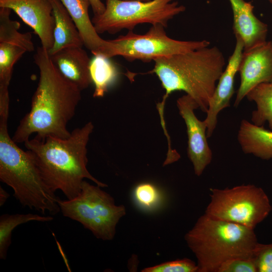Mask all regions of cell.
I'll return each mask as SVG.
<instances>
[{
    "label": "cell",
    "mask_w": 272,
    "mask_h": 272,
    "mask_svg": "<svg viewBox=\"0 0 272 272\" xmlns=\"http://www.w3.org/2000/svg\"><path fill=\"white\" fill-rule=\"evenodd\" d=\"M218 272H257L252 258H235L224 262Z\"/></svg>",
    "instance_id": "484cf974"
},
{
    "label": "cell",
    "mask_w": 272,
    "mask_h": 272,
    "mask_svg": "<svg viewBox=\"0 0 272 272\" xmlns=\"http://www.w3.org/2000/svg\"><path fill=\"white\" fill-rule=\"evenodd\" d=\"M153 61L154 68L148 73L156 74L165 91L157 106L161 122H165L166 100L175 91L185 92L207 113L225 65L224 55L219 48L208 46Z\"/></svg>",
    "instance_id": "3957f363"
},
{
    "label": "cell",
    "mask_w": 272,
    "mask_h": 272,
    "mask_svg": "<svg viewBox=\"0 0 272 272\" xmlns=\"http://www.w3.org/2000/svg\"><path fill=\"white\" fill-rule=\"evenodd\" d=\"M270 3L272 4V0H268Z\"/></svg>",
    "instance_id": "f546056e"
},
{
    "label": "cell",
    "mask_w": 272,
    "mask_h": 272,
    "mask_svg": "<svg viewBox=\"0 0 272 272\" xmlns=\"http://www.w3.org/2000/svg\"><path fill=\"white\" fill-rule=\"evenodd\" d=\"M49 57L60 74L81 91L87 89L92 83L91 59L82 47L64 48Z\"/></svg>",
    "instance_id": "2e32d148"
},
{
    "label": "cell",
    "mask_w": 272,
    "mask_h": 272,
    "mask_svg": "<svg viewBox=\"0 0 272 272\" xmlns=\"http://www.w3.org/2000/svg\"><path fill=\"white\" fill-rule=\"evenodd\" d=\"M176 104L186 126L187 156L195 174L199 176L212 160V152L207 141V125L205 120L201 121L196 116L194 110L199 106L189 95L186 94L179 98Z\"/></svg>",
    "instance_id": "8fae6325"
},
{
    "label": "cell",
    "mask_w": 272,
    "mask_h": 272,
    "mask_svg": "<svg viewBox=\"0 0 272 272\" xmlns=\"http://www.w3.org/2000/svg\"><path fill=\"white\" fill-rule=\"evenodd\" d=\"M136 1H140L147 2V1H151V0H136Z\"/></svg>",
    "instance_id": "f1b7e54d"
},
{
    "label": "cell",
    "mask_w": 272,
    "mask_h": 272,
    "mask_svg": "<svg viewBox=\"0 0 272 272\" xmlns=\"http://www.w3.org/2000/svg\"><path fill=\"white\" fill-rule=\"evenodd\" d=\"M54 20V42L48 51L49 55L69 47H83V42L68 11L60 0H48Z\"/></svg>",
    "instance_id": "ac0fdd59"
},
{
    "label": "cell",
    "mask_w": 272,
    "mask_h": 272,
    "mask_svg": "<svg viewBox=\"0 0 272 272\" xmlns=\"http://www.w3.org/2000/svg\"><path fill=\"white\" fill-rule=\"evenodd\" d=\"M94 15H100L105 10V5L101 0H89Z\"/></svg>",
    "instance_id": "4316f807"
},
{
    "label": "cell",
    "mask_w": 272,
    "mask_h": 272,
    "mask_svg": "<svg viewBox=\"0 0 272 272\" xmlns=\"http://www.w3.org/2000/svg\"><path fill=\"white\" fill-rule=\"evenodd\" d=\"M210 190L211 200L205 214L216 219L254 229L272 210L266 193L253 184Z\"/></svg>",
    "instance_id": "ba28073f"
},
{
    "label": "cell",
    "mask_w": 272,
    "mask_h": 272,
    "mask_svg": "<svg viewBox=\"0 0 272 272\" xmlns=\"http://www.w3.org/2000/svg\"><path fill=\"white\" fill-rule=\"evenodd\" d=\"M10 194L1 186H0V206H3L10 196Z\"/></svg>",
    "instance_id": "83f0119b"
},
{
    "label": "cell",
    "mask_w": 272,
    "mask_h": 272,
    "mask_svg": "<svg viewBox=\"0 0 272 272\" xmlns=\"http://www.w3.org/2000/svg\"><path fill=\"white\" fill-rule=\"evenodd\" d=\"M0 7L14 11L31 27L43 48L49 51L52 47L54 20L48 0H0Z\"/></svg>",
    "instance_id": "4fadbf2b"
},
{
    "label": "cell",
    "mask_w": 272,
    "mask_h": 272,
    "mask_svg": "<svg viewBox=\"0 0 272 272\" xmlns=\"http://www.w3.org/2000/svg\"><path fill=\"white\" fill-rule=\"evenodd\" d=\"M238 72L240 83L234 102L235 107L257 85L272 83V40L243 51Z\"/></svg>",
    "instance_id": "7c38bea8"
},
{
    "label": "cell",
    "mask_w": 272,
    "mask_h": 272,
    "mask_svg": "<svg viewBox=\"0 0 272 272\" xmlns=\"http://www.w3.org/2000/svg\"><path fill=\"white\" fill-rule=\"evenodd\" d=\"M174 0H106L105 10L92 19L98 34H113L126 29L132 31L138 25L161 24L165 28L168 21L183 12L185 7Z\"/></svg>",
    "instance_id": "52a82bcc"
},
{
    "label": "cell",
    "mask_w": 272,
    "mask_h": 272,
    "mask_svg": "<svg viewBox=\"0 0 272 272\" xmlns=\"http://www.w3.org/2000/svg\"><path fill=\"white\" fill-rule=\"evenodd\" d=\"M238 142L245 154H252L263 160L272 159V131L249 122L241 121Z\"/></svg>",
    "instance_id": "d6986e66"
},
{
    "label": "cell",
    "mask_w": 272,
    "mask_h": 272,
    "mask_svg": "<svg viewBox=\"0 0 272 272\" xmlns=\"http://www.w3.org/2000/svg\"><path fill=\"white\" fill-rule=\"evenodd\" d=\"M34 60L39 70V82L30 110L21 120L12 139L16 143H25L34 133L40 139L67 138L71 133L67 124L75 116L82 91L60 74L42 46L37 48Z\"/></svg>",
    "instance_id": "6da1fadb"
},
{
    "label": "cell",
    "mask_w": 272,
    "mask_h": 272,
    "mask_svg": "<svg viewBox=\"0 0 272 272\" xmlns=\"http://www.w3.org/2000/svg\"><path fill=\"white\" fill-rule=\"evenodd\" d=\"M84 180L80 193L75 198L58 200L63 216L80 223L98 239L112 240L116 227L126 214L123 205H116L113 198Z\"/></svg>",
    "instance_id": "8992f818"
},
{
    "label": "cell",
    "mask_w": 272,
    "mask_h": 272,
    "mask_svg": "<svg viewBox=\"0 0 272 272\" xmlns=\"http://www.w3.org/2000/svg\"><path fill=\"white\" fill-rule=\"evenodd\" d=\"M53 220L51 216L31 213L2 215L0 217V259L7 258L8 248L11 243L12 231L16 227L32 221L46 222Z\"/></svg>",
    "instance_id": "7402d4cb"
},
{
    "label": "cell",
    "mask_w": 272,
    "mask_h": 272,
    "mask_svg": "<svg viewBox=\"0 0 272 272\" xmlns=\"http://www.w3.org/2000/svg\"><path fill=\"white\" fill-rule=\"evenodd\" d=\"M74 22L84 45L94 55H102L109 58L110 42L100 37L90 19L89 0H60Z\"/></svg>",
    "instance_id": "e0dca14e"
},
{
    "label": "cell",
    "mask_w": 272,
    "mask_h": 272,
    "mask_svg": "<svg viewBox=\"0 0 272 272\" xmlns=\"http://www.w3.org/2000/svg\"><path fill=\"white\" fill-rule=\"evenodd\" d=\"M143 272H198L197 264L184 258L167 261L142 269Z\"/></svg>",
    "instance_id": "603a6c76"
},
{
    "label": "cell",
    "mask_w": 272,
    "mask_h": 272,
    "mask_svg": "<svg viewBox=\"0 0 272 272\" xmlns=\"http://www.w3.org/2000/svg\"><path fill=\"white\" fill-rule=\"evenodd\" d=\"M257 272H272V243H257L252 257Z\"/></svg>",
    "instance_id": "d4e9b609"
},
{
    "label": "cell",
    "mask_w": 272,
    "mask_h": 272,
    "mask_svg": "<svg viewBox=\"0 0 272 272\" xmlns=\"http://www.w3.org/2000/svg\"><path fill=\"white\" fill-rule=\"evenodd\" d=\"M9 112H0V180L11 187L23 207L54 215L60 211L59 199L44 181L31 153L9 135Z\"/></svg>",
    "instance_id": "277c9868"
},
{
    "label": "cell",
    "mask_w": 272,
    "mask_h": 272,
    "mask_svg": "<svg viewBox=\"0 0 272 272\" xmlns=\"http://www.w3.org/2000/svg\"><path fill=\"white\" fill-rule=\"evenodd\" d=\"M233 13V30L242 40L243 51L266 41L268 26L253 13L254 6L244 0H229Z\"/></svg>",
    "instance_id": "9a60e30c"
},
{
    "label": "cell",
    "mask_w": 272,
    "mask_h": 272,
    "mask_svg": "<svg viewBox=\"0 0 272 272\" xmlns=\"http://www.w3.org/2000/svg\"><path fill=\"white\" fill-rule=\"evenodd\" d=\"M236 44L233 52L228 59L226 67L217 84L215 92L209 103L207 117V135L210 138L217 124L219 112L230 105V100L234 93V81L244 50V44L240 37L236 36Z\"/></svg>",
    "instance_id": "5bb4252c"
},
{
    "label": "cell",
    "mask_w": 272,
    "mask_h": 272,
    "mask_svg": "<svg viewBox=\"0 0 272 272\" xmlns=\"http://www.w3.org/2000/svg\"><path fill=\"white\" fill-rule=\"evenodd\" d=\"M184 239L197 259L198 272H218L225 261L250 259L258 243L253 229L204 214Z\"/></svg>",
    "instance_id": "5b68a950"
},
{
    "label": "cell",
    "mask_w": 272,
    "mask_h": 272,
    "mask_svg": "<svg viewBox=\"0 0 272 272\" xmlns=\"http://www.w3.org/2000/svg\"><path fill=\"white\" fill-rule=\"evenodd\" d=\"M93 129L89 121L74 129L66 139L35 137L24 143L48 187L54 192L61 190L68 199L80 193L85 179L101 187L107 186L93 176L87 168V145Z\"/></svg>",
    "instance_id": "7a4b0ae2"
},
{
    "label": "cell",
    "mask_w": 272,
    "mask_h": 272,
    "mask_svg": "<svg viewBox=\"0 0 272 272\" xmlns=\"http://www.w3.org/2000/svg\"><path fill=\"white\" fill-rule=\"evenodd\" d=\"M137 202L141 206L151 209L154 207L160 200V193L153 184L144 182L138 185L133 192Z\"/></svg>",
    "instance_id": "cb8c5ba5"
},
{
    "label": "cell",
    "mask_w": 272,
    "mask_h": 272,
    "mask_svg": "<svg viewBox=\"0 0 272 272\" xmlns=\"http://www.w3.org/2000/svg\"><path fill=\"white\" fill-rule=\"evenodd\" d=\"M0 8V87H9L14 64L34 45L30 32L19 31L20 23L11 19V10Z\"/></svg>",
    "instance_id": "30bf717a"
},
{
    "label": "cell",
    "mask_w": 272,
    "mask_h": 272,
    "mask_svg": "<svg viewBox=\"0 0 272 272\" xmlns=\"http://www.w3.org/2000/svg\"><path fill=\"white\" fill-rule=\"evenodd\" d=\"M254 102L256 109L252 111L251 121L258 126L267 122L272 129V83L260 84L251 90L246 96Z\"/></svg>",
    "instance_id": "44dd1931"
},
{
    "label": "cell",
    "mask_w": 272,
    "mask_h": 272,
    "mask_svg": "<svg viewBox=\"0 0 272 272\" xmlns=\"http://www.w3.org/2000/svg\"><path fill=\"white\" fill-rule=\"evenodd\" d=\"M165 27L161 25H152L144 34H138L129 31L125 35H121L110 43L109 57L121 56L129 61L135 59L144 62L162 57L194 50L208 47L210 41H181L168 37Z\"/></svg>",
    "instance_id": "9c48e42d"
},
{
    "label": "cell",
    "mask_w": 272,
    "mask_h": 272,
    "mask_svg": "<svg viewBox=\"0 0 272 272\" xmlns=\"http://www.w3.org/2000/svg\"><path fill=\"white\" fill-rule=\"evenodd\" d=\"M109 59L99 54L91 59L90 74L95 86V98L103 97L118 76V71Z\"/></svg>",
    "instance_id": "ffe728a7"
}]
</instances>
